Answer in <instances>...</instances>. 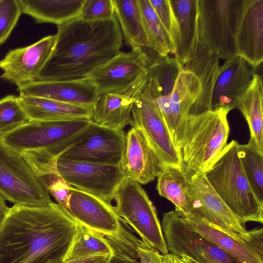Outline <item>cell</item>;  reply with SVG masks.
I'll list each match as a JSON object with an SVG mask.
<instances>
[{"mask_svg":"<svg viewBox=\"0 0 263 263\" xmlns=\"http://www.w3.org/2000/svg\"><path fill=\"white\" fill-rule=\"evenodd\" d=\"M78 223L60 205H14L0 230V263L63 261Z\"/></svg>","mask_w":263,"mask_h":263,"instance_id":"cell-1","label":"cell"},{"mask_svg":"<svg viewBox=\"0 0 263 263\" xmlns=\"http://www.w3.org/2000/svg\"><path fill=\"white\" fill-rule=\"evenodd\" d=\"M57 27L53 50L37 81L86 79L121 52L123 37L115 15L98 22L79 17Z\"/></svg>","mask_w":263,"mask_h":263,"instance_id":"cell-2","label":"cell"},{"mask_svg":"<svg viewBox=\"0 0 263 263\" xmlns=\"http://www.w3.org/2000/svg\"><path fill=\"white\" fill-rule=\"evenodd\" d=\"M238 142L227 144L204 172L208 182L231 211L243 223L263 222V203L255 196L245 174Z\"/></svg>","mask_w":263,"mask_h":263,"instance_id":"cell-3","label":"cell"},{"mask_svg":"<svg viewBox=\"0 0 263 263\" xmlns=\"http://www.w3.org/2000/svg\"><path fill=\"white\" fill-rule=\"evenodd\" d=\"M231 110L220 107L187 116L179 149L184 171L204 173L226 146L230 132L227 115Z\"/></svg>","mask_w":263,"mask_h":263,"instance_id":"cell-4","label":"cell"},{"mask_svg":"<svg viewBox=\"0 0 263 263\" xmlns=\"http://www.w3.org/2000/svg\"><path fill=\"white\" fill-rule=\"evenodd\" d=\"M90 120H30L15 130L1 136L7 147L20 153L58 157L79 140L91 124Z\"/></svg>","mask_w":263,"mask_h":263,"instance_id":"cell-5","label":"cell"},{"mask_svg":"<svg viewBox=\"0 0 263 263\" xmlns=\"http://www.w3.org/2000/svg\"><path fill=\"white\" fill-rule=\"evenodd\" d=\"M242 0H197L196 29L204 46L219 58L236 55L235 35Z\"/></svg>","mask_w":263,"mask_h":263,"instance_id":"cell-6","label":"cell"},{"mask_svg":"<svg viewBox=\"0 0 263 263\" xmlns=\"http://www.w3.org/2000/svg\"><path fill=\"white\" fill-rule=\"evenodd\" d=\"M113 200L118 216L132 227L145 243L162 255L169 253L156 209L140 183L125 178Z\"/></svg>","mask_w":263,"mask_h":263,"instance_id":"cell-7","label":"cell"},{"mask_svg":"<svg viewBox=\"0 0 263 263\" xmlns=\"http://www.w3.org/2000/svg\"><path fill=\"white\" fill-rule=\"evenodd\" d=\"M151 63L142 48H136L120 52L86 79L93 84L98 96L115 93L136 98L147 82Z\"/></svg>","mask_w":263,"mask_h":263,"instance_id":"cell-8","label":"cell"},{"mask_svg":"<svg viewBox=\"0 0 263 263\" xmlns=\"http://www.w3.org/2000/svg\"><path fill=\"white\" fill-rule=\"evenodd\" d=\"M0 194L14 205L42 206L52 202L24 156L1 139Z\"/></svg>","mask_w":263,"mask_h":263,"instance_id":"cell-9","label":"cell"},{"mask_svg":"<svg viewBox=\"0 0 263 263\" xmlns=\"http://www.w3.org/2000/svg\"><path fill=\"white\" fill-rule=\"evenodd\" d=\"M169 253L194 263H240L188 225L175 211L164 213L161 223Z\"/></svg>","mask_w":263,"mask_h":263,"instance_id":"cell-10","label":"cell"},{"mask_svg":"<svg viewBox=\"0 0 263 263\" xmlns=\"http://www.w3.org/2000/svg\"><path fill=\"white\" fill-rule=\"evenodd\" d=\"M126 147L123 130L91 123L81 138L57 157L66 160L121 166Z\"/></svg>","mask_w":263,"mask_h":263,"instance_id":"cell-11","label":"cell"},{"mask_svg":"<svg viewBox=\"0 0 263 263\" xmlns=\"http://www.w3.org/2000/svg\"><path fill=\"white\" fill-rule=\"evenodd\" d=\"M55 164L59 173L70 186L97 197L110 204L117 189L126 178L120 165L58 158Z\"/></svg>","mask_w":263,"mask_h":263,"instance_id":"cell-12","label":"cell"},{"mask_svg":"<svg viewBox=\"0 0 263 263\" xmlns=\"http://www.w3.org/2000/svg\"><path fill=\"white\" fill-rule=\"evenodd\" d=\"M184 221L240 263H263V229L242 233L214 224L198 216L183 218Z\"/></svg>","mask_w":263,"mask_h":263,"instance_id":"cell-13","label":"cell"},{"mask_svg":"<svg viewBox=\"0 0 263 263\" xmlns=\"http://www.w3.org/2000/svg\"><path fill=\"white\" fill-rule=\"evenodd\" d=\"M132 120V126L142 132L164 167L183 169L167 127L145 87L133 104Z\"/></svg>","mask_w":263,"mask_h":263,"instance_id":"cell-14","label":"cell"},{"mask_svg":"<svg viewBox=\"0 0 263 263\" xmlns=\"http://www.w3.org/2000/svg\"><path fill=\"white\" fill-rule=\"evenodd\" d=\"M187 172V192L194 210L193 215L206 218L228 230L242 233L246 224L237 217L213 189L204 173Z\"/></svg>","mask_w":263,"mask_h":263,"instance_id":"cell-15","label":"cell"},{"mask_svg":"<svg viewBox=\"0 0 263 263\" xmlns=\"http://www.w3.org/2000/svg\"><path fill=\"white\" fill-rule=\"evenodd\" d=\"M56 35L46 36L26 47L10 50L0 61L2 79L17 86L34 82L53 50Z\"/></svg>","mask_w":263,"mask_h":263,"instance_id":"cell-16","label":"cell"},{"mask_svg":"<svg viewBox=\"0 0 263 263\" xmlns=\"http://www.w3.org/2000/svg\"><path fill=\"white\" fill-rule=\"evenodd\" d=\"M236 55L257 68L263 61V0H242L235 35Z\"/></svg>","mask_w":263,"mask_h":263,"instance_id":"cell-17","label":"cell"},{"mask_svg":"<svg viewBox=\"0 0 263 263\" xmlns=\"http://www.w3.org/2000/svg\"><path fill=\"white\" fill-rule=\"evenodd\" d=\"M70 190L69 213L78 223L104 236L119 232L121 221L111 204L75 187Z\"/></svg>","mask_w":263,"mask_h":263,"instance_id":"cell-18","label":"cell"},{"mask_svg":"<svg viewBox=\"0 0 263 263\" xmlns=\"http://www.w3.org/2000/svg\"><path fill=\"white\" fill-rule=\"evenodd\" d=\"M256 69L245 59L235 55L220 66L213 90L211 107L235 108L251 83Z\"/></svg>","mask_w":263,"mask_h":263,"instance_id":"cell-19","label":"cell"},{"mask_svg":"<svg viewBox=\"0 0 263 263\" xmlns=\"http://www.w3.org/2000/svg\"><path fill=\"white\" fill-rule=\"evenodd\" d=\"M121 167L126 178L140 184L153 181L164 168L142 132L134 126L126 135Z\"/></svg>","mask_w":263,"mask_h":263,"instance_id":"cell-20","label":"cell"},{"mask_svg":"<svg viewBox=\"0 0 263 263\" xmlns=\"http://www.w3.org/2000/svg\"><path fill=\"white\" fill-rule=\"evenodd\" d=\"M20 96H34L80 106H93L98 96L87 79L32 82L17 88Z\"/></svg>","mask_w":263,"mask_h":263,"instance_id":"cell-21","label":"cell"},{"mask_svg":"<svg viewBox=\"0 0 263 263\" xmlns=\"http://www.w3.org/2000/svg\"><path fill=\"white\" fill-rule=\"evenodd\" d=\"M219 59L200 41L196 28L190 54L183 68L193 73L198 79L201 93L190 115H197L211 110L213 90L220 67Z\"/></svg>","mask_w":263,"mask_h":263,"instance_id":"cell-22","label":"cell"},{"mask_svg":"<svg viewBox=\"0 0 263 263\" xmlns=\"http://www.w3.org/2000/svg\"><path fill=\"white\" fill-rule=\"evenodd\" d=\"M172 14L171 37L175 58L182 67L186 63L196 28L197 0H169Z\"/></svg>","mask_w":263,"mask_h":263,"instance_id":"cell-23","label":"cell"},{"mask_svg":"<svg viewBox=\"0 0 263 263\" xmlns=\"http://www.w3.org/2000/svg\"><path fill=\"white\" fill-rule=\"evenodd\" d=\"M136 99L115 93L99 96L92 106L90 121L99 126L123 130L132 125V108Z\"/></svg>","mask_w":263,"mask_h":263,"instance_id":"cell-24","label":"cell"},{"mask_svg":"<svg viewBox=\"0 0 263 263\" xmlns=\"http://www.w3.org/2000/svg\"><path fill=\"white\" fill-rule=\"evenodd\" d=\"M18 98L30 120H90L92 116V106L76 105L34 96Z\"/></svg>","mask_w":263,"mask_h":263,"instance_id":"cell-25","label":"cell"},{"mask_svg":"<svg viewBox=\"0 0 263 263\" xmlns=\"http://www.w3.org/2000/svg\"><path fill=\"white\" fill-rule=\"evenodd\" d=\"M84 0H18L22 13L58 26L80 17Z\"/></svg>","mask_w":263,"mask_h":263,"instance_id":"cell-26","label":"cell"},{"mask_svg":"<svg viewBox=\"0 0 263 263\" xmlns=\"http://www.w3.org/2000/svg\"><path fill=\"white\" fill-rule=\"evenodd\" d=\"M157 178L159 194L175 205L176 214L182 218L192 216L194 210L186 189L187 172L182 168L165 167Z\"/></svg>","mask_w":263,"mask_h":263,"instance_id":"cell-27","label":"cell"},{"mask_svg":"<svg viewBox=\"0 0 263 263\" xmlns=\"http://www.w3.org/2000/svg\"><path fill=\"white\" fill-rule=\"evenodd\" d=\"M263 85L261 77L254 74L250 86L238 100V108L246 120L253 140L263 152Z\"/></svg>","mask_w":263,"mask_h":263,"instance_id":"cell-28","label":"cell"},{"mask_svg":"<svg viewBox=\"0 0 263 263\" xmlns=\"http://www.w3.org/2000/svg\"><path fill=\"white\" fill-rule=\"evenodd\" d=\"M201 93V88L198 79L193 73L182 67L170 96V104L181 139L183 123L198 100Z\"/></svg>","mask_w":263,"mask_h":263,"instance_id":"cell-29","label":"cell"},{"mask_svg":"<svg viewBox=\"0 0 263 263\" xmlns=\"http://www.w3.org/2000/svg\"><path fill=\"white\" fill-rule=\"evenodd\" d=\"M113 1L115 14L127 45L132 49L149 47L138 0Z\"/></svg>","mask_w":263,"mask_h":263,"instance_id":"cell-30","label":"cell"},{"mask_svg":"<svg viewBox=\"0 0 263 263\" xmlns=\"http://www.w3.org/2000/svg\"><path fill=\"white\" fill-rule=\"evenodd\" d=\"M113 253L105 236L78 223L77 233L63 261L111 256Z\"/></svg>","mask_w":263,"mask_h":263,"instance_id":"cell-31","label":"cell"},{"mask_svg":"<svg viewBox=\"0 0 263 263\" xmlns=\"http://www.w3.org/2000/svg\"><path fill=\"white\" fill-rule=\"evenodd\" d=\"M143 26L149 47L158 55L174 54L175 47L172 39L157 17L149 0H138Z\"/></svg>","mask_w":263,"mask_h":263,"instance_id":"cell-32","label":"cell"},{"mask_svg":"<svg viewBox=\"0 0 263 263\" xmlns=\"http://www.w3.org/2000/svg\"><path fill=\"white\" fill-rule=\"evenodd\" d=\"M238 154L245 174L258 200L263 203V152L250 138L246 144L238 145Z\"/></svg>","mask_w":263,"mask_h":263,"instance_id":"cell-33","label":"cell"},{"mask_svg":"<svg viewBox=\"0 0 263 263\" xmlns=\"http://www.w3.org/2000/svg\"><path fill=\"white\" fill-rule=\"evenodd\" d=\"M182 68L175 58L157 54L148 67L149 80L157 95L170 97Z\"/></svg>","mask_w":263,"mask_h":263,"instance_id":"cell-34","label":"cell"},{"mask_svg":"<svg viewBox=\"0 0 263 263\" xmlns=\"http://www.w3.org/2000/svg\"><path fill=\"white\" fill-rule=\"evenodd\" d=\"M30 121L18 97L11 95L0 99V136L15 130Z\"/></svg>","mask_w":263,"mask_h":263,"instance_id":"cell-35","label":"cell"},{"mask_svg":"<svg viewBox=\"0 0 263 263\" xmlns=\"http://www.w3.org/2000/svg\"><path fill=\"white\" fill-rule=\"evenodd\" d=\"M22 14L18 0L0 3V45L9 37Z\"/></svg>","mask_w":263,"mask_h":263,"instance_id":"cell-36","label":"cell"},{"mask_svg":"<svg viewBox=\"0 0 263 263\" xmlns=\"http://www.w3.org/2000/svg\"><path fill=\"white\" fill-rule=\"evenodd\" d=\"M115 15L113 0H84L80 18L86 22H98Z\"/></svg>","mask_w":263,"mask_h":263,"instance_id":"cell-37","label":"cell"},{"mask_svg":"<svg viewBox=\"0 0 263 263\" xmlns=\"http://www.w3.org/2000/svg\"><path fill=\"white\" fill-rule=\"evenodd\" d=\"M149 1L159 20L171 36L172 14L169 0H149Z\"/></svg>","mask_w":263,"mask_h":263,"instance_id":"cell-38","label":"cell"},{"mask_svg":"<svg viewBox=\"0 0 263 263\" xmlns=\"http://www.w3.org/2000/svg\"><path fill=\"white\" fill-rule=\"evenodd\" d=\"M138 263H162V254L143 241L137 247Z\"/></svg>","mask_w":263,"mask_h":263,"instance_id":"cell-39","label":"cell"},{"mask_svg":"<svg viewBox=\"0 0 263 263\" xmlns=\"http://www.w3.org/2000/svg\"><path fill=\"white\" fill-rule=\"evenodd\" d=\"M112 249L114 253L110 257L108 263H138V255L137 251L126 253L117 249Z\"/></svg>","mask_w":263,"mask_h":263,"instance_id":"cell-40","label":"cell"},{"mask_svg":"<svg viewBox=\"0 0 263 263\" xmlns=\"http://www.w3.org/2000/svg\"><path fill=\"white\" fill-rule=\"evenodd\" d=\"M162 263H194L185 256H181L174 253H168L162 255Z\"/></svg>","mask_w":263,"mask_h":263,"instance_id":"cell-41","label":"cell"},{"mask_svg":"<svg viewBox=\"0 0 263 263\" xmlns=\"http://www.w3.org/2000/svg\"><path fill=\"white\" fill-rule=\"evenodd\" d=\"M111 256H99L70 261H60L56 263H108Z\"/></svg>","mask_w":263,"mask_h":263,"instance_id":"cell-42","label":"cell"},{"mask_svg":"<svg viewBox=\"0 0 263 263\" xmlns=\"http://www.w3.org/2000/svg\"><path fill=\"white\" fill-rule=\"evenodd\" d=\"M9 209V208L6 204L5 199L0 194V230Z\"/></svg>","mask_w":263,"mask_h":263,"instance_id":"cell-43","label":"cell"},{"mask_svg":"<svg viewBox=\"0 0 263 263\" xmlns=\"http://www.w3.org/2000/svg\"><path fill=\"white\" fill-rule=\"evenodd\" d=\"M2 2V0H0V3Z\"/></svg>","mask_w":263,"mask_h":263,"instance_id":"cell-44","label":"cell"}]
</instances>
